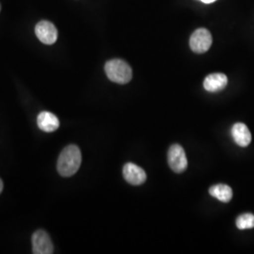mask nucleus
Wrapping results in <instances>:
<instances>
[{"mask_svg":"<svg viewBox=\"0 0 254 254\" xmlns=\"http://www.w3.org/2000/svg\"><path fill=\"white\" fill-rule=\"evenodd\" d=\"M81 161V152L79 148L76 145L67 146L59 156L57 164L58 172L64 177L73 176L79 170Z\"/></svg>","mask_w":254,"mask_h":254,"instance_id":"nucleus-1","label":"nucleus"},{"mask_svg":"<svg viewBox=\"0 0 254 254\" xmlns=\"http://www.w3.org/2000/svg\"><path fill=\"white\" fill-rule=\"evenodd\" d=\"M105 72L109 80L118 84H127L132 79L133 72L129 64L123 60H111L105 65Z\"/></svg>","mask_w":254,"mask_h":254,"instance_id":"nucleus-2","label":"nucleus"},{"mask_svg":"<svg viewBox=\"0 0 254 254\" xmlns=\"http://www.w3.org/2000/svg\"><path fill=\"white\" fill-rule=\"evenodd\" d=\"M212 43L213 39L209 30L206 28H199L195 30L191 35L190 46L193 52L202 54L208 51L209 48L212 46Z\"/></svg>","mask_w":254,"mask_h":254,"instance_id":"nucleus-3","label":"nucleus"},{"mask_svg":"<svg viewBox=\"0 0 254 254\" xmlns=\"http://www.w3.org/2000/svg\"><path fill=\"white\" fill-rule=\"evenodd\" d=\"M168 163L174 173H184L188 168V158L185 150L179 144L171 146L168 153Z\"/></svg>","mask_w":254,"mask_h":254,"instance_id":"nucleus-4","label":"nucleus"},{"mask_svg":"<svg viewBox=\"0 0 254 254\" xmlns=\"http://www.w3.org/2000/svg\"><path fill=\"white\" fill-rule=\"evenodd\" d=\"M32 253L34 254H51L54 253V247L48 234L38 230L32 236Z\"/></svg>","mask_w":254,"mask_h":254,"instance_id":"nucleus-5","label":"nucleus"},{"mask_svg":"<svg viewBox=\"0 0 254 254\" xmlns=\"http://www.w3.org/2000/svg\"><path fill=\"white\" fill-rule=\"evenodd\" d=\"M37 38L45 45H53L58 40V29L54 24L48 21H41L35 27Z\"/></svg>","mask_w":254,"mask_h":254,"instance_id":"nucleus-6","label":"nucleus"},{"mask_svg":"<svg viewBox=\"0 0 254 254\" xmlns=\"http://www.w3.org/2000/svg\"><path fill=\"white\" fill-rule=\"evenodd\" d=\"M123 174L127 183L133 186L142 185L146 181V173L136 164L127 163L124 166Z\"/></svg>","mask_w":254,"mask_h":254,"instance_id":"nucleus-7","label":"nucleus"},{"mask_svg":"<svg viewBox=\"0 0 254 254\" xmlns=\"http://www.w3.org/2000/svg\"><path fill=\"white\" fill-rule=\"evenodd\" d=\"M227 84V76L224 73H211L205 77L203 88L209 92H218L224 90Z\"/></svg>","mask_w":254,"mask_h":254,"instance_id":"nucleus-8","label":"nucleus"},{"mask_svg":"<svg viewBox=\"0 0 254 254\" xmlns=\"http://www.w3.org/2000/svg\"><path fill=\"white\" fill-rule=\"evenodd\" d=\"M37 125L42 131L51 133L59 129L60 121L53 113L43 111L37 117Z\"/></svg>","mask_w":254,"mask_h":254,"instance_id":"nucleus-9","label":"nucleus"},{"mask_svg":"<svg viewBox=\"0 0 254 254\" xmlns=\"http://www.w3.org/2000/svg\"><path fill=\"white\" fill-rule=\"evenodd\" d=\"M232 136L236 144L240 147H247L252 142L251 131L243 123H236L233 126Z\"/></svg>","mask_w":254,"mask_h":254,"instance_id":"nucleus-10","label":"nucleus"},{"mask_svg":"<svg viewBox=\"0 0 254 254\" xmlns=\"http://www.w3.org/2000/svg\"><path fill=\"white\" fill-rule=\"evenodd\" d=\"M209 194L222 202H229L233 198L232 189L227 185L223 184H218L211 187L209 190Z\"/></svg>","mask_w":254,"mask_h":254,"instance_id":"nucleus-11","label":"nucleus"},{"mask_svg":"<svg viewBox=\"0 0 254 254\" xmlns=\"http://www.w3.org/2000/svg\"><path fill=\"white\" fill-rule=\"evenodd\" d=\"M236 227L239 230L253 229L254 228V215L251 213H246L240 215L236 218Z\"/></svg>","mask_w":254,"mask_h":254,"instance_id":"nucleus-12","label":"nucleus"},{"mask_svg":"<svg viewBox=\"0 0 254 254\" xmlns=\"http://www.w3.org/2000/svg\"><path fill=\"white\" fill-rule=\"evenodd\" d=\"M200 1L205 3V4H210V3H213V2H215V1H217V0H200Z\"/></svg>","mask_w":254,"mask_h":254,"instance_id":"nucleus-13","label":"nucleus"},{"mask_svg":"<svg viewBox=\"0 0 254 254\" xmlns=\"http://www.w3.org/2000/svg\"><path fill=\"white\" fill-rule=\"evenodd\" d=\"M3 190V182L0 179V193Z\"/></svg>","mask_w":254,"mask_h":254,"instance_id":"nucleus-14","label":"nucleus"},{"mask_svg":"<svg viewBox=\"0 0 254 254\" xmlns=\"http://www.w3.org/2000/svg\"><path fill=\"white\" fill-rule=\"evenodd\" d=\"M0 9H1V8H0Z\"/></svg>","mask_w":254,"mask_h":254,"instance_id":"nucleus-15","label":"nucleus"}]
</instances>
